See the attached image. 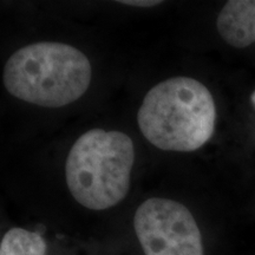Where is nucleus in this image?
<instances>
[{"label": "nucleus", "mask_w": 255, "mask_h": 255, "mask_svg": "<svg viewBox=\"0 0 255 255\" xmlns=\"http://www.w3.org/2000/svg\"><path fill=\"white\" fill-rule=\"evenodd\" d=\"M214 98L202 83L175 77L145 95L137 114L143 136L158 149L188 152L203 146L215 130Z\"/></svg>", "instance_id": "f257e3e1"}, {"label": "nucleus", "mask_w": 255, "mask_h": 255, "mask_svg": "<svg viewBox=\"0 0 255 255\" xmlns=\"http://www.w3.org/2000/svg\"><path fill=\"white\" fill-rule=\"evenodd\" d=\"M91 64L76 47L56 41L26 45L9 57L4 85L18 100L44 108L73 103L88 90Z\"/></svg>", "instance_id": "f03ea898"}, {"label": "nucleus", "mask_w": 255, "mask_h": 255, "mask_svg": "<svg viewBox=\"0 0 255 255\" xmlns=\"http://www.w3.org/2000/svg\"><path fill=\"white\" fill-rule=\"evenodd\" d=\"M133 162L135 148L127 133L100 128L89 130L78 137L66 159L70 193L91 210L119 205L129 191Z\"/></svg>", "instance_id": "7ed1b4c3"}, {"label": "nucleus", "mask_w": 255, "mask_h": 255, "mask_svg": "<svg viewBox=\"0 0 255 255\" xmlns=\"http://www.w3.org/2000/svg\"><path fill=\"white\" fill-rule=\"evenodd\" d=\"M133 228L145 255H205L195 219L177 201H144L133 216Z\"/></svg>", "instance_id": "20e7f679"}, {"label": "nucleus", "mask_w": 255, "mask_h": 255, "mask_svg": "<svg viewBox=\"0 0 255 255\" xmlns=\"http://www.w3.org/2000/svg\"><path fill=\"white\" fill-rule=\"evenodd\" d=\"M216 27L228 45L244 49L255 43V0H231L220 12Z\"/></svg>", "instance_id": "39448f33"}, {"label": "nucleus", "mask_w": 255, "mask_h": 255, "mask_svg": "<svg viewBox=\"0 0 255 255\" xmlns=\"http://www.w3.org/2000/svg\"><path fill=\"white\" fill-rule=\"evenodd\" d=\"M46 242L40 234L12 228L0 242V255H46Z\"/></svg>", "instance_id": "423d86ee"}, {"label": "nucleus", "mask_w": 255, "mask_h": 255, "mask_svg": "<svg viewBox=\"0 0 255 255\" xmlns=\"http://www.w3.org/2000/svg\"><path fill=\"white\" fill-rule=\"evenodd\" d=\"M120 2L129 6H141V7H151V6L161 4V1H156V0H124Z\"/></svg>", "instance_id": "0eeeda50"}, {"label": "nucleus", "mask_w": 255, "mask_h": 255, "mask_svg": "<svg viewBox=\"0 0 255 255\" xmlns=\"http://www.w3.org/2000/svg\"><path fill=\"white\" fill-rule=\"evenodd\" d=\"M251 103L253 104V107L255 108V90H254V92L251 96Z\"/></svg>", "instance_id": "6e6552de"}]
</instances>
